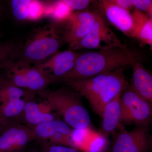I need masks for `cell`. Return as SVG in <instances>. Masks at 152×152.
<instances>
[{
  "label": "cell",
  "instance_id": "obj_1",
  "mask_svg": "<svg viewBox=\"0 0 152 152\" xmlns=\"http://www.w3.org/2000/svg\"><path fill=\"white\" fill-rule=\"evenodd\" d=\"M137 61L143 62L140 52L135 49L113 48L81 53L73 69L63 80H80L130 66Z\"/></svg>",
  "mask_w": 152,
  "mask_h": 152
},
{
  "label": "cell",
  "instance_id": "obj_2",
  "mask_svg": "<svg viewBox=\"0 0 152 152\" xmlns=\"http://www.w3.org/2000/svg\"><path fill=\"white\" fill-rule=\"evenodd\" d=\"M122 68L80 80H63L66 85L84 97L96 114L101 118L108 103L129 85Z\"/></svg>",
  "mask_w": 152,
  "mask_h": 152
},
{
  "label": "cell",
  "instance_id": "obj_3",
  "mask_svg": "<svg viewBox=\"0 0 152 152\" xmlns=\"http://www.w3.org/2000/svg\"><path fill=\"white\" fill-rule=\"evenodd\" d=\"M36 94L46 101L70 127L84 130L90 126L91 116L83 105L81 96L78 93L63 86L55 91L46 88Z\"/></svg>",
  "mask_w": 152,
  "mask_h": 152
},
{
  "label": "cell",
  "instance_id": "obj_4",
  "mask_svg": "<svg viewBox=\"0 0 152 152\" xmlns=\"http://www.w3.org/2000/svg\"><path fill=\"white\" fill-rule=\"evenodd\" d=\"M64 42L56 29L46 26L35 31L25 44L20 60L28 64H38L58 52Z\"/></svg>",
  "mask_w": 152,
  "mask_h": 152
},
{
  "label": "cell",
  "instance_id": "obj_5",
  "mask_svg": "<svg viewBox=\"0 0 152 152\" xmlns=\"http://www.w3.org/2000/svg\"><path fill=\"white\" fill-rule=\"evenodd\" d=\"M95 20L92 28L81 39L69 45L71 50H101L113 48H124L119 38L110 27L103 13L98 5L95 8Z\"/></svg>",
  "mask_w": 152,
  "mask_h": 152
},
{
  "label": "cell",
  "instance_id": "obj_6",
  "mask_svg": "<svg viewBox=\"0 0 152 152\" xmlns=\"http://www.w3.org/2000/svg\"><path fill=\"white\" fill-rule=\"evenodd\" d=\"M120 104V123L148 126L151 121L152 105L136 94L130 84L121 94Z\"/></svg>",
  "mask_w": 152,
  "mask_h": 152
},
{
  "label": "cell",
  "instance_id": "obj_7",
  "mask_svg": "<svg viewBox=\"0 0 152 152\" xmlns=\"http://www.w3.org/2000/svg\"><path fill=\"white\" fill-rule=\"evenodd\" d=\"M34 140L31 129L19 121L0 125V152H23Z\"/></svg>",
  "mask_w": 152,
  "mask_h": 152
},
{
  "label": "cell",
  "instance_id": "obj_8",
  "mask_svg": "<svg viewBox=\"0 0 152 152\" xmlns=\"http://www.w3.org/2000/svg\"><path fill=\"white\" fill-rule=\"evenodd\" d=\"M152 145L148 126H137L130 131H123L117 137L112 152H148Z\"/></svg>",
  "mask_w": 152,
  "mask_h": 152
},
{
  "label": "cell",
  "instance_id": "obj_9",
  "mask_svg": "<svg viewBox=\"0 0 152 152\" xmlns=\"http://www.w3.org/2000/svg\"><path fill=\"white\" fill-rule=\"evenodd\" d=\"M81 53L69 48L57 52L48 60L36 65L56 82L62 80L63 78L75 66Z\"/></svg>",
  "mask_w": 152,
  "mask_h": 152
},
{
  "label": "cell",
  "instance_id": "obj_10",
  "mask_svg": "<svg viewBox=\"0 0 152 152\" xmlns=\"http://www.w3.org/2000/svg\"><path fill=\"white\" fill-rule=\"evenodd\" d=\"M95 20V8L74 12L66 21L67 26L62 36L63 40L69 45L81 39L92 28Z\"/></svg>",
  "mask_w": 152,
  "mask_h": 152
},
{
  "label": "cell",
  "instance_id": "obj_11",
  "mask_svg": "<svg viewBox=\"0 0 152 152\" xmlns=\"http://www.w3.org/2000/svg\"><path fill=\"white\" fill-rule=\"evenodd\" d=\"M98 5L108 22L128 37H132L133 22L132 12L118 7L110 0H101Z\"/></svg>",
  "mask_w": 152,
  "mask_h": 152
},
{
  "label": "cell",
  "instance_id": "obj_12",
  "mask_svg": "<svg viewBox=\"0 0 152 152\" xmlns=\"http://www.w3.org/2000/svg\"><path fill=\"white\" fill-rule=\"evenodd\" d=\"M130 66L132 74L130 85L136 94L152 105V74L142 62H134Z\"/></svg>",
  "mask_w": 152,
  "mask_h": 152
},
{
  "label": "cell",
  "instance_id": "obj_13",
  "mask_svg": "<svg viewBox=\"0 0 152 152\" xmlns=\"http://www.w3.org/2000/svg\"><path fill=\"white\" fill-rule=\"evenodd\" d=\"M20 61L22 64L27 90L36 93L45 89L50 84L56 83L36 65H32L24 62Z\"/></svg>",
  "mask_w": 152,
  "mask_h": 152
},
{
  "label": "cell",
  "instance_id": "obj_14",
  "mask_svg": "<svg viewBox=\"0 0 152 152\" xmlns=\"http://www.w3.org/2000/svg\"><path fill=\"white\" fill-rule=\"evenodd\" d=\"M34 140L40 143L48 142L52 137L58 133L70 135L72 129L64 121L53 120L31 128Z\"/></svg>",
  "mask_w": 152,
  "mask_h": 152
},
{
  "label": "cell",
  "instance_id": "obj_15",
  "mask_svg": "<svg viewBox=\"0 0 152 152\" xmlns=\"http://www.w3.org/2000/svg\"><path fill=\"white\" fill-rule=\"evenodd\" d=\"M60 116L56 112L46 113L41 112L37 102L33 100L26 104L20 122L30 128L53 120L60 119Z\"/></svg>",
  "mask_w": 152,
  "mask_h": 152
},
{
  "label": "cell",
  "instance_id": "obj_16",
  "mask_svg": "<svg viewBox=\"0 0 152 152\" xmlns=\"http://www.w3.org/2000/svg\"><path fill=\"white\" fill-rule=\"evenodd\" d=\"M121 93L108 103L104 108L102 117V129L105 136L113 132L121 123L120 99Z\"/></svg>",
  "mask_w": 152,
  "mask_h": 152
},
{
  "label": "cell",
  "instance_id": "obj_17",
  "mask_svg": "<svg viewBox=\"0 0 152 152\" xmlns=\"http://www.w3.org/2000/svg\"><path fill=\"white\" fill-rule=\"evenodd\" d=\"M25 99L15 100L0 104V125L19 121L28 102Z\"/></svg>",
  "mask_w": 152,
  "mask_h": 152
},
{
  "label": "cell",
  "instance_id": "obj_18",
  "mask_svg": "<svg viewBox=\"0 0 152 152\" xmlns=\"http://www.w3.org/2000/svg\"><path fill=\"white\" fill-rule=\"evenodd\" d=\"M36 95L35 92L15 86L4 79L0 87V104L20 99L33 100Z\"/></svg>",
  "mask_w": 152,
  "mask_h": 152
},
{
  "label": "cell",
  "instance_id": "obj_19",
  "mask_svg": "<svg viewBox=\"0 0 152 152\" xmlns=\"http://www.w3.org/2000/svg\"><path fill=\"white\" fill-rule=\"evenodd\" d=\"M74 12L64 0L45 4V16L58 23L66 22Z\"/></svg>",
  "mask_w": 152,
  "mask_h": 152
},
{
  "label": "cell",
  "instance_id": "obj_20",
  "mask_svg": "<svg viewBox=\"0 0 152 152\" xmlns=\"http://www.w3.org/2000/svg\"><path fill=\"white\" fill-rule=\"evenodd\" d=\"M16 49L11 42L0 44V70L7 69L13 62L16 57Z\"/></svg>",
  "mask_w": 152,
  "mask_h": 152
},
{
  "label": "cell",
  "instance_id": "obj_21",
  "mask_svg": "<svg viewBox=\"0 0 152 152\" xmlns=\"http://www.w3.org/2000/svg\"><path fill=\"white\" fill-rule=\"evenodd\" d=\"M135 39L142 45L152 47V18H149L142 25L136 34Z\"/></svg>",
  "mask_w": 152,
  "mask_h": 152
},
{
  "label": "cell",
  "instance_id": "obj_22",
  "mask_svg": "<svg viewBox=\"0 0 152 152\" xmlns=\"http://www.w3.org/2000/svg\"><path fill=\"white\" fill-rule=\"evenodd\" d=\"M31 0H13L11 7L14 16L20 20H28Z\"/></svg>",
  "mask_w": 152,
  "mask_h": 152
},
{
  "label": "cell",
  "instance_id": "obj_23",
  "mask_svg": "<svg viewBox=\"0 0 152 152\" xmlns=\"http://www.w3.org/2000/svg\"><path fill=\"white\" fill-rule=\"evenodd\" d=\"M45 4L37 0H31L28 20L35 21L45 16Z\"/></svg>",
  "mask_w": 152,
  "mask_h": 152
},
{
  "label": "cell",
  "instance_id": "obj_24",
  "mask_svg": "<svg viewBox=\"0 0 152 152\" xmlns=\"http://www.w3.org/2000/svg\"><path fill=\"white\" fill-rule=\"evenodd\" d=\"M39 152H80L78 150L72 147L56 145L46 142L41 143Z\"/></svg>",
  "mask_w": 152,
  "mask_h": 152
},
{
  "label": "cell",
  "instance_id": "obj_25",
  "mask_svg": "<svg viewBox=\"0 0 152 152\" xmlns=\"http://www.w3.org/2000/svg\"><path fill=\"white\" fill-rule=\"evenodd\" d=\"M133 8L145 13L148 16L152 18L151 0H131Z\"/></svg>",
  "mask_w": 152,
  "mask_h": 152
},
{
  "label": "cell",
  "instance_id": "obj_26",
  "mask_svg": "<svg viewBox=\"0 0 152 152\" xmlns=\"http://www.w3.org/2000/svg\"><path fill=\"white\" fill-rule=\"evenodd\" d=\"M70 7L75 12L87 10L95 1L90 0H64Z\"/></svg>",
  "mask_w": 152,
  "mask_h": 152
},
{
  "label": "cell",
  "instance_id": "obj_27",
  "mask_svg": "<svg viewBox=\"0 0 152 152\" xmlns=\"http://www.w3.org/2000/svg\"><path fill=\"white\" fill-rule=\"evenodd\" d=\"M113 4L118 7L131 12L132 10L133 7L131 0H110Z\"/></svg>",
  "mask_w": 152,
  "mask_h": 152
},
{
  "label": "cell",
  "instance_id": "obj_28",
  "mask_svg": "<svg viewBox=\"0 0 152 152\" xmlns=\"http://www.w3.org/2000/svg\"><path fill=\"white\" fill-rule=\"evenodd\" d=\"M26 152H39V151L37 148H34L29 150Z\"/></svg>",
  "mask_w": 152,
  "mask_h": 152
},
{
  "label": "cell",
  "instance_id": "obj_29",
  "mask_svg": "<svg viewBox=\"0 0 152 152\" xmlns=\"http://www.w3.org/2000/svg\"><path fill=\"white\" fill-rule=\"evenodd\" d=\"M4 78L2 77H0V87H1V85L2 83L4 80Z\"/></svg>",
  "mask_w": 152,
  "mask_h": 152
}]
</instances>
